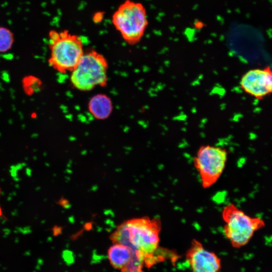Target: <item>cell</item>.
Listing matches in <instances>:
<instances>
[{"mask_svg": "<svg viewBox=\"0 0 272 272\" xmlns=\"http://www.w3.org/2000/svg\"><path fill=\"white\" fill-rule=\"evenodd\" d=\"M161 222L158 218H135L120 224L111 235L113 243L127 247L132 252L145 255L144 262L148 266L155 263V254L159 248Z\"/></svg>", "mask_w": 272, "mask_h": 272, "instance_id": "1", "label": "cell"}, {"mask_svg": "<svg viewBox=\"0 0 272 272\" xmlns=\"http://www.w3.org/2000/svg\"><path fill=\"white\" fill-rule=\"evenodd\" d=\"M49 64L61 73L71 72L85 52L81 38L67 30L48 33Z\"/></svg>", "mask_w": 272, "mask_h": 272, "instance_id": "2", "label": "cell"}, {"mask_svg": "<svg viewBox=\"0 0 272 272\" xmlns=\"http://www.w3.org/2000/svg\"><path fill=\"white\" fill-rule=\"evenodd\" d=\"M108 63L105 57L94 50L84 52L71 72L70 82L81 91H91L106 86Z\"/></svg>", "mask_w": 272, "mask_h": 272, "instance_id": "3", "label": "cell"}, {"mask_svg": "<svg viewBox=\"0 0 272 272\" xmlns=\"http://www.w3.org/2000/svg\"><path fill=\"white\" fill-rule=\"evenodd\" d=\"M222 217L225 223L224 235L236 248L246 245L255 232L265 226L262 219L247 215L233 203L223 208Z\"/></svg>", "mask_w": 272, "mask_h": 272, "instance_id": "4", "label": "cell"}, {"mask_svg": "<svg viewBox=\"0 0 272 272\" xmlns=\"http://www.w3.org/2000/svg\"><path fill=\"white\" fill-rule=\"evenodd\" d=\"M112 23L125 41L135 44L143 38L148 25L145 7L141 3L126 0L113 14Z\"/></svg>", "mask_w": 272, "mask_h": 272, "instance_id": "5", "label": "cell"}, {"mask_svg": "<svg viewBox=\"0 0 272 272\" xmlns=\"http://www.w3.org/2000/svg\"><path fill=\"white\" fill-rule=\"evenodd\" d=\"M227 157V150L222 147L206 145L199 148L193 163L203 188H209L218 180L225 168Z\"/></svg>", "mask_w": 272, "mask_h": 272, "instance_id": "6", "label": "cell"}, {"mask_svg": "<svg viewBox=\"0 0 272 272\" xmlns=\"http://www.w3.org/2000/svg\"><path fill=\"white\" fill-rule=\"evenodd\" d=\"M241 89L248 95L261 100L272 90V72L270 66L248 71L240 81Z\"/></svg>", "mask_w": 272, "mask_h": 272, "instance_id": "7", "label": "cell"}, {"mask_svg": "<svg viewBox=\"0 0 272 272\" xmlns=\"http://www.w3.org/2000/svg\"><path fill=\"white\" fill-rule=\"evenodd\" d=\"M185 258L192 272H221L220 258L196 239L192 240Z\"/></svg>", "mask_w": 272, "mask_h": 272, "instance_id": "8", "label": "cell"}, {"mask_svg": "<svg viewBox=\"0 0 272 272\" xmlns=\"http://www.w3.org/2000/svg\"><path fill=\"white\" fill-rule=\"evenodd\" d=\"M88 108L94 118L98 120H104L110 116L113 110V104L109 96L100 93L91 98Z\"/></svg>", "mask_w": 272, "mask_h": 272, "instance_id": "9", "label": "cell"}, {"mask_svg": "<svg viewBox=\"0 0 272 272\" xmlns=\"http://www.w3.org/2000/svg\"><path fill=\"white\" fill-rule=\"evenodd\" d=\"M107 253L111 265L118 269H121L124 267L132 256L130 249L118 243H114L109 248Z\"/></svg>", "mask_w": 272, "mask_h": 272, "instance_id": "10", "label": "cell"}, {"mask_svg": "<svg viewBox=\"0 0 272 272\" xmlns=\"http://www.w3.org/2000/svg\"><path fill=\"white\" fill-rule=\"evenodd\" d=\"M131 257L126 265L121 269V272H144L142 268L145 255L140 252H132Z\"/></svg>", "mask_w": 272, "mask_h": 272, "instance_id": "11", "label": "cell"}, {"mask_svg": "<svg viewBox=\"0 0 272 272\" xmlns=\"http://www.w3.org/2000/svg\"><path fill=\"white\" fill-rule=\"evenodd\" d=\"M15 41L13 32L8 28L0 26V53L10 50Z\"/></svg>", "mask_w": 272, "mask_h": 272, "instance_id": "12", "label": "cell"}, {"mask_svg": "<svg viewBox=\"0 0 272 272\" xmlns=\"http://www.w3.org/2000/svg\"><path fill=\"white\" fill-rule=\"evenodd\" d=\"M22 84L25 92L31 95L40 88L41 82L35 77L27 76L23 80Z\"/></svg>", "mask_w": 272, "mask_h": 272, "instance_id": "13", "label": "cell"}, {"mask_svg": "<svg viewBox=\"0 0 272 272\" xmlns=\"http://www.w3.org/2000/svg\"><path fill=\"white\" fill-rule=\"evenodd\" d=\"M1 189L0 188V196H1ZM3 215V213H2V209L0 207V217L2 216Z\"/></svg>", "mask_w": 272, "mask_h": 272, "instance_id": "14", "label": "cell"}]
</instances>
